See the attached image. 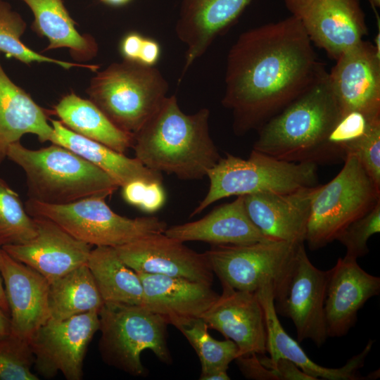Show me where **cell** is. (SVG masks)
<instances>
[{
	"label": "cell",
	"mask_w": 380,
	"mask_h": 380,
	"mask_svg": "<svg viewBox=\"0 0 380 380\" xmlns=\"http://www.w3.org/2000/svg\"><path fill=\"white\" fill-rule=\"evenodd\" d=\"M369 3L370 4L375 15L376 18L379 21V17L377 13V8L380 6V0H368Z\"/></svg>",
	"instance_id": "cell-45"
},
{
	"label": "cell",
	"mask_w": 380,
	"mask_h": 380,
	"mask_svg": "<svg viewBox=\"0 0 380 380\" xmlns=\"http://www.w3.org/2000/svg\"><path fill=\"white\" fill-rule=\"evenodd\" d=\"M28 340L13 334L0 339V380H38Z\"/></svg>",
	"instance_id": "cell-34"
},
{
	"label": "cell",
	"mask_w": 380,
	"mask_h": 380,
	"mask_svg": "<svg viewBox=\"0 0 380 380\" xmlns=\"http://www.w3.org/2000/svg\"><path fill=\"white\" fill-rule=\"evenodd\" d=\"M136 272L143 286L144 305L179 330L201 318L219 296L211 284Z\"/></svg>",
	"instance_id": "cell-18"
},
{
	"label": "cell",
	"mask_w": 380,
	"mask_h": 380,
	"mask_svg": "<svg viewBox=\"0 0 380 380\" xmlns=\"http://www.w3.org/2000/svg\"><path fill=\"white\" fill-rule=\"evenodd\" d=\"M210 111L186 114L175 95L134 134L135 158L150 170L180 179H201L221 156L209 132Z\"/></svg>",
	"instance_id": "cell-2"
},
{
	"label": "cell",
	"mask_w": 380,
	"mask_h": 380,
	"mask_svg": "<svg viewBox=\"0 0 380 380\" xmlns=\"http://www.w3.org/2000/svg\"><path fill=\"white\" fill-rule=\"evenodd\" d=\"M341 115L359 111L380 120V51L364 39L341 55L330 72Z\"/></svg>",
	"instance_id": "cell-13"
},
{
	"label": "cell",
	"mask_w": 380,
	"mask_h": 380,
	"mask_svg": "<svg viewBox=\"0 0 380 380\" xmlns=\"http://www.w3.org/2000/svg\"><path fill=\"white\" fill-rule=\"evenodd\" d=\"M313 188L245 195V208L251 220L267 238L304 243Z\"/></svg>",
	"instance_id": "cell-21"
},
{
	"label": "cell",
	"mask_w": 380,
	"mask_h": 380,
	"mask_svg": "<svg viewBox=\"0 0 380 380\" xmlns=\"http://www.w3.org/2000/svg\"><path fill=\"white\" fill-rule=\"evenodd\" d=\"M327 281L328 270L314 266L301 243L287 295L275 308L277 312L292 320L298 342L310 339L320 347L328 338L324 318Z\"/></svg>",
	"instance_id": "cell-15"
},
{
	"label": "cell",
	"mask_w": 380,
	"mask_h": 380,
	"mask_svg": "<svg viewBox=\"0 0 380 380\" xmlns=\"http://www.w3.org/2000/svg\"><path fill=\"white\" fill-rule=\"evenodd\" d=\"M380 292V278L365 271L357 260L344 256L328 270L324 318L328 337L345 336L357 312Z\"/></svg>",
	"instance_id": "cell-20"
},
{
	"label": "cell",
	"mask_w": 380,
	"mask_h": 380,
	"mask_svg": "<svg viewBox=\"0 0 380 380\" xmlns=\"http://www.w3.org/2000/svg\"><path fill=\"white\" fill-rule=\"evenodd\" d=\"M341 116L328 72L258 129L253 149L288 162L343 160L328 141Z\"/></svg>",
	"instance_id": "cell-3"
},
{
	"label": "cell",
	"mask_w": 380,
	"mask_h": 380,
	"mask_svg": "<svg viewBox=\"0 0 380 380\" xmlns=\"http://www.w3.org/2000/svg\"><path fill=\"white\" fill-rule=\"evenodd\" d=\"M343 162L336 177L312 189L305 241L312 251L336 240L349 224L380 201V189L373 183L357 158L349 154Z\"/></svg>",
	"instance_id": "cell-9"
},
{
	"label": "cell",
	"mask_w": 380,
	"mask_h": 380,
	"mask_svg": "<svg viewBox=\"0 0 380 380\" xmlns=\"http://www.w3.org/2000/svg\"><path fill=\"white\" fill-rule=\"evenodd\" d=\"M243 375L250 379L276 380L271 369L259 360L258 354L238 356L235 359Z\"/></svg>",
	"instance_id": "cell-40"
},
{
	"label": "cell",
	"mask_w": 380,
	"mask_h": 380,
	"mask_svg": "<svg viewBox=\"0 0 380 380\" xmlns=\"http://www.w3.org/2000/svg\"><path fill=\"white\" fill-rule=\"evenodd\" d=\"M167 81L155 66L123 60L99 72L87 92L120 129L136 133L167 96Z\"/></svg>",
	"instance_id": "cell-5"
},
{
	"label": "cell",
	"mask_w": 380,
	"mask_h": 380,
	"mask_svg": "<svg viewBox=\"0 0 380 380\" xmlns=\"http://www.w3.org/2000/svg\"><path fill=\"white\" fill-rule=\"evenodd\" d=\"M312 42L336 60L367 34L359 0H284Z\"/></svg>",
	"instance_id": "cell-12"
},
{
	"label": "cell",
	"mask_w": 380,
	"mask_h": 380,
	"mask_svg": "<svg viewBox=\"0 0 380 380\" xmlns=\"http://www.w3.org/2000/svg\"><path fill=\"white\" fill-rule=\"evenodd\" d=\"M31 217L51 220L75 238L91 246L118 247L150 235L164 233L167 224L157 217L129 218L115 213L106 198L92 196L65 205L30 198L25 203Z\"/></svg>",
	"instance_id": "cell-10"
},
{
	"label": "cell",
	"mask_w": 380,
	"mask_h": 380,
	"mask_svg": "<svg viewBox=\"0 0 380 380\" xmlns=\"http://www.w3.org/2000/svg\"><path fill=\"white\" fill-rule=\"evenodd\" d=\"M87 265L104 303L144 305L139 275L120 259L114 247L96 246Z\"/></svg>",
	"instance_id": "cell-29"
},
{
	"label": "cell",
	"mask_w": 380,
	"mask_h": 380,
	"mask_svg": "<svg viewBox=\"0 0 380 380\" xmlns=\"http://www.w3.org/2000/svg\"><path fill=\"white\" fill-rule=\"evenodd\" d=\"M180 241H203L213 245H243L272 240L251 220L243 196L213 210L200 220L172 226L164 232Z\"/></svg>",
	"instance_id": "cell-24"
},
{
	"label": "cell",
	"mask_w": 380,
	"mask_h": 380,
	"mask_svg": "<svg viewBox=\"0 0 380 380\" xmlns=\"http://www.w3.org/2000/svg\"><path fill=\"white\" fill-rule=\"evenodd\" d=\"M34 14L32 30L40 37L49 40V51L68 48L77 61H86L95 57L98 44L89 34H80L76 23L70 17L62 0H22Z\"/></svg>",
	"instance_id": "cell-27"
},
{
	"label": "cell",
	"mask_w": 380,
	"mask_h": 380,
	"mask_svg": "<svg viewBox=\"0 0 380 380\" xmlns=\"http://www.w3.org/2000/svg\"><path fill=\"white\" fill-rule=\"evenodd\" d=\"M206 176L210 180L208 191L191 217L217 201L232 196L286 193L318 185L317 164L279 160L254 149L246 160L227 153Z\"/></svg>",
	"instance_id": "cell-6"
},
{
	"label": "cell",
	"mask_w": 380,
	"mask_h": 380,
	"mask_svg": "<svg viewBox=\"0 0 380 380\" xmlns=\"http://www.w3.org/2000/svg\"><path fill=\"white\" fill-rule=\"evenodd\" d=\"M54 131L51 144L68 148L113 177L120 187L134 181L163 182V175L99 142L68 129L60 120H50Z\"/></svg>",
	"instance_id": "cell-26"
},
{
	"label": "cell",
	"mask_w": 380,
	"mask_h": 380,
	"mask_svg": "<svg viewBox=\"0 0 380 380\" xmlns=\"http://www.w3.org/2000/svg\"><path fill=\"white\" fill-rule=\"evenodd\" d=\"M103 3H105L106 4L110 5V6H122L124 5L131 0H100Z\"/></svg>",
	"instance_id": "cell-44"
},
{
	"label": "cell",
	"mask_w": 380,
	"mask_h": 380,
	"mask_svg": "<svg viewBox=\"0 0 380 380\" xmlns=\"http://www.w3.org/2000/svg\"><path fill=\"white\" fill-rule=\"evenodd\" d=\"M255 293L264 312L267 334L266 351L270 355L268 357L270 362H274L279 358L290 360L315 380H362L374 377L373 374L363 376L358 373L372 350L373 340H369L360 353L352 357L341 367L329 368L319 365L308 356L298 341L291 338L283 328L277 314L271 287L263 286Z\"/></svg>",
	"instance_id": "cell-22"
},
{
	"label": "cell",
	"mask_w": 380,
	"mask_h": 380,
	"mask_svg": "<svg viewBox=\"0 0 380 380\" xmlns=\"http://www.w3.org/2000/svg\"><path fill=\"white\" fill-rule=\"evenodd\" d=\"M34 218L37 234L29 242L2 248L10 256L44 276L49 283L87 265L91 246L49 219Z\"/></svg>",
	"instance_id": "cell-16"
},
{
	"label": "cell",
	"mask_w": 380,
	"mask_h": 380,
	"mask_svg": "<svg viewBox=\"0 0 380 380\" xmlns=\"http://www.w3.org/2000/svg\"><path fill=\"white\" fill-rule=\"evenodd\" d=\"M121 188L125 201L148 213L158 211L165 202L166 196L162 182L139 180Z\"/></svg>",
	"instance_id": "cell-38"
},
{
	"label": "cell",
	"mask_w": 380,
	"mask_h": 380,
	"mask_svg": "<svg viewBox=\"0 0 380 380\" xmlns=\"http://www.w3.org/2000/svg\"><path fill=\"white\" fill-rule=\"evenodd\" d=\"M342 152L344 159L349 154L355 156L373 183L380 189V123L372 125L362 137L345 145Z\"/></svg>",
	"instance_id": "cell-36"
},
{
	"label": "cell",
	"mask_w": 380,
	"mask_h": 380,
	"mask_svg": "<svg viewBox=\"0 0 380 380\" xmlns=\"http://www.w3.org/2000/svg\"><path fill=\"white\" fill-rule=\"evenodd\" d=\"M196 351L201 362L199 379H206L214 374L227 372L229 364L239 356V348L229 340L218 341L208 332V327L201 319L179 329Z\"/></svg>",
	"instance_id": "cell-31"
},
{
	"label": "cell",
	"mask_w": 380,
	"mask_h": 380,
	"mask_svg": "<svg viewBox=\"0 0 380 380\" xmlns=\"http://www.w3.org/2000/svg\"><path fill=\"white\" fill-rule=\"evenodd\" d=\"M147 37L137 32L125 34L120 43V52L123 60L141 63L146 46Z\"/></svg>",
	"instance_id": "cell-41"
},
{
	"label": "cell",
	"mask_w": 380,
	"mask_h": 380,
	"mask_svg": "<svg viewBox=\"0 0 380 380\" xmlns=\"http://www.w3.org/2000/svg\"><path fill=\"white\" fill-rule=\"evenodd\" d=\"M251 0H182L175 32L186 45L181 78Z\"/></svg>",
	"instance_id": "cell-23"
},
{
	"label": "cell",
	"mask_w": 380,
	"mask_h": 380,
	"mask_svg": "<svg viewBox=\"0 0 380 380\" xmlns=\"http://www.w3.org/2000/svg\"><path fill=\"white\" fill-rule=\"evenodd\" d=\"M6 158L24 171L29 198L65 205L82 198H106L120 187L99 167L62 146L30 149L20 141L9 146Z\"/></svg>",
	"instance_id": "cell-4"
},
{
	"label": "cell",
	"mask_w": 380,
	"mask_h": 380,
	"mask_svg": "<svg viewBox=\"0 0 380 380\" xmlns=\"http://www.w3.org/2000/svg\"><path fill=\"white\" fill-rule=\"evenodd\" d=\"M380 232V201L366 214L349 224L336 239L346 248V257L357 259L369 253V239Z\"/></svg>",
	"instance_id": "cell-35"
},
{
	"label": "cell",
	"mask_w": 380,
	"mask_h": 380,
	"mask_svg": "<svg viewBox=\"0 0 380 380\" xmlns=\"http://www.w3.org/2000/svg\"><path fill=\"white\" fill-rule=\"evenodd\" d=\"M99 316V350L108 365L132 376H146L148 370L141 361L145 350H151L162 362H172L167 324L144 305L104 303Z\"/></svg>",
	"instance_id": "cell-7"
},
{
	"label": "cell",
	"mask_w": 380,
	"mask_h": 380,
	"mask_svg": "<svg viewBox=\"0 0 380 380\" xmlns=\"http://www.w3.org/2000/svg\"><path fill=\"white\" fill-rule=\"evenodd\" d=\"M258 356L260 362L271 369L276 380H315L290 360L279 358L272 362L265 354Z\"/></svg>",
	"instance_id": "cell-39"
},
{
	"label": "cell",
	"mask_w": 380,
	"mask_h": 380,
	"mask_svg": "<svg viewBox=\"0 0 380 380\" xmlns=\"http://www.w3.org/2000/svg\"><path fill=\"white\" fill-rule=\"evenodd\" d=\"M98 330L99 316L96 310L61 321L49 319L29 340L34 370L46 379L58 372L67 380L82 379L84 359Z\"/></svg>",
	"instance_id": "cell-11"
},
{
	"label": "cell",
	"mask_w": 380,
	"mask_h": 380,
	"mask_svg": "<svg viewBox=\"0 0 380 380\" xmlns=\"http://www.w3.org/2000/svg\"><path fill=\"white\" fill-rule=\"evenodd\" d=\"M377 123H380V120L372 121L359 111L347 112L341 115L329 134L328 141L341 154L344 160L342 148L362 137Z\"/></svg>",
	"instance_id": "cell-37"
},
{
	"label": "cell",
	"mask_w": 380,
	"mask_h": 380,
	"mask_svg": "<svg viewBox=\"0 0 380 380\" xmlns=\"http://www.w3.org/2000/svg\"><path fill=\"white\" fill-rule=\"evenodd\" d=\"M6 75L0 62V165L10 145L26 134L41 142L51 143L54 131L48 123V113Z\"/></svg>",
	"instance_id": "cell-25"
},
{
	"label": "cell",
	"mask_w": 380,
	"mask_h": 380,
	"mask_svg": "<svg viewBox=\"0 0 380 380\" xmlns=\"http://www.w3.org/2000/svg\"><path fill=\"white\" fill-rule=\"evenodd\" d=\"M25 29L26 23L20 15L12 11L8 2L0 0V53L3 52L7 58H14L26 65L34 62L53 63L67 70L72 67H83L96 71L99 68L97 65L59 61L32 51L20 40Z\"/></svg>",
	"instance_id": "cell-32"
},
{
	"label": "cell",
	"mask_w": 380,
	"mask_h": 380,
	"mask_svg": "<svg viewBox=\"0 0 380 380\" xmlns=\"http://www.w3.org/2000/svg\"><path fill=\"white\" fill-rule=\"evenodd\" d=\"M136 272L181 277L213 285L214 272L205 253H198L164 233L115 248Z\"/></svg>",
	"instance_id": "cell-14"
},
{
	"label": "cell",
	"mask_w": 380,
	"mask_h": 380,
	"mask_svg": "<svg viewBox=\"0 0 380 380\" xmlns=\"http://www.w3.org/2000/svg\"><path fill=\"white\" fill-rule=\"evenodd\" d=\"M301 243L268 240L243 245H213L205 251L221 283L255 293L269 286L275 308L285 299Z\"/></svg>",
	"instance_id": "cell-8"
},
{
	"label": "cell",
	"mask_w": 380,
	"mask_h": 380,
	"mask_svg": "<svg viewBox=\"0 0 380 380\" xmlns=\"http://www.w3.org/2000/svg\"><path fill=\"white\" fill-rule=\"evenodd\" d=\"M36 234L34 218L27 213L18 194L0 178V248L26 243Z\"/></svg>",
	"instance_id": "cell-33"
},
{
	"label": "cell",
	"mask_w": 380,
	"mask_h": 380,
	"mask_svg": "<svg viewBox=\"0 0 380 380\" xmlns=\"http://www.w3.org/2000/svg\"><path fill=\"white\" fill-rule=\"evenodd\" d=\"M12 333L10 316L0 307V339Z\"/></svg>",
	"instance_id": "cell-42"
},
{
	"label": "cell",
	"mask_w": 380,
	"mask_h": 380,
	"mask_svg": "<svg viewBox=\"0 0 380 380\" xmlns=\"http://www.w3.org/2000/svg\"><path fill=\"white\" fill-rule=\"evenodd\" d=\"M326 72L293 15L241 34L228 53L222 100L234 134L258 130Z\"/></svg>",
	"instance_id": "cell-1"
},
{
	"label": "cell",
	"mask_w": 380,
	"mask_h": 380,
	"mask_svg": "<svg viewBox=\"0 0 380 380\" xmlns=\"http://www.w3.org/2000/svg\"><path fill=\"white\" fill-rule=\"evenodd\" d=\"M1 249V248H0ZM0 307L8 314H9L8 304L6 300L3 281L0 274Z\"/></svg>",
	"instance_id": "cell-43"
},
{
	"label": "cell",
	"mask_w": 380,
	"mask_h": 380,
	"mask_svg": "<svg viewBox=\"0 0 380 380\" xmlns=\"http://www.w3.org/2000/svg\"><path fill=\"white\" fill-rule=\"evenodd\" d=\"M222 291L201 319L208 329L234 341L239 356L265 354L267 334L263 309L255 293L221 283Z\"/></svg>",
	"instance_id": "cell-17"
},
{
	"label": "cell",
	"mask_w": 380,
	"mask_h": 380,
	"mask_svg": "<svg viewBox=\"0 0 380 380\" xmlns=\"http://www.w3.org/2000/svg\"><path fill=\"white\" fill-rule=\"evenodd\" d=\"M50 319L61 321L99 311L104 304L87 265L75 268L50 283L48 296Z\"/></svg>",
	"instance_id": "cell-30"
},
{
	"label": "cell",
	"mask_w": 380,
	"mask_h": 380,
	"mask_svg": "<svg viewBox=\"0 0 380 380\" xmlns=\"http://www.w3.org/2000/svg\"><path fill=\"white\" fill-rule=\"evenodd\" d=\"M60 121L72 132L124 153L132 148L134 134L120 129L91 101L72 92L53 106Z\"/></svg>",
	"instance_id": "cell-28"
},
{
	"label": "cell",
	"mask_w": 380,
	"mask_h": 380,
	"mask_svg": "<svg viewBox=\"0 0 380 380\" xmlns=\"http://www.w3.org/2000/svg\"><path fill=\"white\" fill-rule=\"evenodd\" d=\"M0 274L9 308L12 334L30 340L50 318V283L35 270L0 249Z\"/></svg>",
	"instance_id": "cell-19"
}]
</instances>
